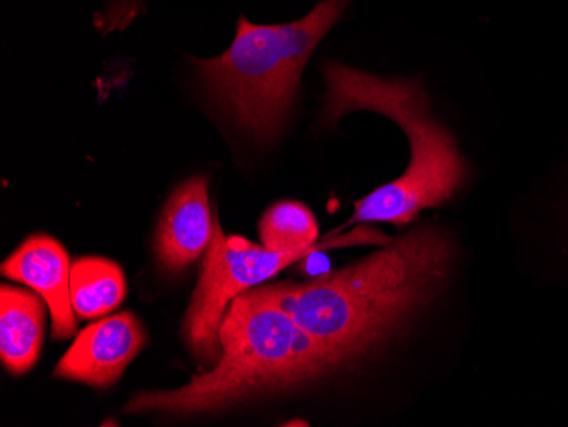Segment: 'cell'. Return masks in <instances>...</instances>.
Returning a JSON list of instances; mask_svg holds the SVG:
<instances>
[{
  "mask_svg": "<svg viewBox=\"0 0 568 427\" xmlns=\"http://www.w3.org/2000/svg\"><path fill=\"white\" fill-rule=\"evenodd\" d=\"M43 302L28 289L2 285L0 358L11 375H24L38 362L43 343Z\"/></svg>",
  "mask_w": 568,
  "mask_h": 427,
  "instance_id": "9c48e42d",
  "label": "cell"
},
{
  "mask_svg": "<svg viewBox=\"0 0 568 427\" xmlns=\"http://www.w3.org/2000/svg\"><path fill=\"white\" fill-rule=\"evenodd\" d=\"M145 344V331L135 315H111L79 334L57 365L55 376L95 388L113 387Z\"/></svg>",
  "mask_w": 568,
  "mask_h": 427,
  "instance_id": "8992f818",
  "label": "cell"
},
{
  "mask_svg": "<svg viewBox=\"0 0 568 427\" xmlns=\"http://www.w3.org/2000/svg\"><path fill=\"white\" fill-rule=\"evenodd\" d=\"M70 264L65 248L48 235H31L2 264L6 278L40 293L51 314L55 339L75 333V312L70 299Z\"/></svg>",
  "mask_w": 568,
  "mask_h": 427,
  "instance_id": "ba28073f",
  "label": "cell"
},
{
  "mask_svg": "<svg viewBox=\"0 0 568 427\" xmlns=\"http://www.w3.org/2000/svg\"><path fill=\"white\" fill-rule=\"evenodd\" d=\"M209 180L196 175L175 187L165 203L155 237L159 263L169 273H181L209 251L215 235Z\"/></svg>",
  "mask_w": 568,
  "mask_h": 427,
  "instance_id": "52a82bcc",
  "label": "cell"
},
{
  "mask_svg": "<svg viewBox=\"0 0 568 427\" xmlns=\"http://www.w3.org/2000/svg\"><path fill=\"white\" fill-rule=\"evenodd\" d=\"M449 263L448 238L423 228L324 278L266 286V292L347 366L385 343L433 298L448 276Z\"/></svg>",
  "mask_w": 568,
  "mask_h": 427,
  "instance_id": "6da1fadb",
  "label": "cell"
},
{
  "mask_svg": "<svg viewBox=\"0 0 568 427\" xmlns=\"http://www.w3.org/2000/svg\"><path fill=\"white\" fill-rule=\"evenodd\" d=\"M324 73L328 124L351 111H375L400 124L410 143L404 175L357 201L343 228L368 222L407 225L423 210L448 201L465 183L467 164L452 133L429 113L427 95L417 82L376 78L341 63H331Z\"/></svg>",
  "mask_w": 568,
  "mask_h": 427,
  "instance_id": "3957f363",
  "label": "cell"
},
{
  "mask_svg": "<svg viewBox=\"0 0 568 427\" xmlns=\"http://www.w3.org/2000/svg\"><path fill=\"white\" fill-rule=\"evenodd\" d=\"M349 0H325L290 24L263 27L239 19L237 37L219 59H193L216 104L257 142L283 129L303 67Z\"/></svg>",
  "mask_w": 568,
  "mask_h": 427,
  "instance_id": "277c9868",
  "label": "cell"
},
{
  "mask_svg": "<svg viewBox=\"0 0 568 427\" xmlns=\"http://www.w3.org/2000/svg\"><path fill=\"white\" fill-rule=\"evenodd\" d=\"M126 295L124 274L116 263L82 257L70 267V299L81 318H98L116 311Z\"/></svg>",
  "mask_w": 568,
  "mask_h": 427,
  "instance_id": "30bf717a",
  "label": "cell"
},
{
  "mask_svg": "<svg viewBox=\"0 0 568 427\" xmlns=\"http://www.w3.org/2000/svg\"><path fill=\"white\" fill-rule=\"evenodd\" d=\"M219 337L222 356L210 372L193 376L175 390L140 392L124 413H216L248 398L293 390L344 368L271 298L266 286L232 299Z\"/></svg>",
  "mask_w": 568,
  "mask_h": 427,
  "instance_id": "7a4b0ae2",
  "label": "cell"
},
{
  "mask_svg": "<svg viewBox=\"0 0 568 427\" xmlns=\"http://www.w3.org/2000/svg\"><path fill=\"white\" fill-rule=\"evenodd\" d=\"M312 251H273L239 235L223 234L215 216V235L204 254L200 279L184 318V339L201 365H215L222 356L220 324L232 299L276 276Z\"/></svg>",
  "mask_w": 568,
  "mask_h": 427,
  "instance_id": "5b68a950",
  "label": "cell"
}]
</instances>
